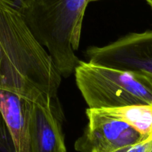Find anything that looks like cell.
I'll return each instance as SVG.
<instances>
[{
  "instance_id": "obj_10",
  "label": "cell",
  "mask_w": 152,
  "mask_h": 152,
  "mask_svg": "<svg viewBox=\"0 0 152 152\" xmlns=\"http://www.w3.org/2000/svg\"><path fill=\"white\" fill-rule=\"evenodd\" d=\"M152 149V136L145 138L132 145H128L116 152H151Z\"/></svg>"
},
{
  "instance_id": "obj_8",
  "label": "cell",
  "mask_w": 152,
  "mask_h": 152,
  "mask_svg": "<svg viewBox=\"0 0 152 152\" xmlns=\"http://www.w3.org/2000/svg\"><path fill=\"white\" fill-rule=\"evenodd\" d=\"M94 110L101 114L125 122L143 138L152 136V105L139 104Z\"/></svg>"
},
{
  "instance_id": "obj_11",
  "label": "cell",
  "mask_w": 152,
  "mask_h": 152,
  "mask_svg": "<svg viewBox=\"0 0 152 152\" xmlns=\"http://www.w3.org/2000/svg\"><path fill=\"white\" fill-rule=\"evenodd\" d=\"M37 0H0V2L12 7L23 15L34 6Z\"/></svg>"
},
{
  "instance_id": "obj_7",
  "label": "cell",
  "mask_w": 152,
  "mask_h": 152,
  "mask_svg": "<svg viewBox=\"0 0 152 152\" xmlns=\"http://www.w3.org/2000/svg\"><path fill=\"white\" fill-rule=\"evenodd\" d=\"M33 101L0 88V113L6 123L15 152H30L29 124Z\"/></svg>"
},
{
  "instance_id": "obj_14",
  "label": "cell",
  "mask_w": 152,
  "mask_h": 152,
  "mask_svg": "<svg viewBox=\"0 0 152 152\" xmlns=\"http://www.w3.org/2000/svg\"><path fill=\"white\" fill-rule=\"evenodd\" d=\"M151 152H152V149H151Z\"/></svg>"
},
{
  "instance_id": "obj_12",
  "label": "cell",
  "mask_w": 152,
  "mask_h": 152,
  "mask_svg": "<svg viewBox=\"0 0 152 152\" xmlns=\"http://www.w3.org/2000/svg\"><path fill=\"white\" fill-rule=\"evenodd\" d=\"M145 1H146V2L149 4L150 7L152 8V0H145Z\"/></svg>"
},
{
  "instance_id": "obj_13",
  "label": "cell",
  "mask_w": 152,
  "mask_h": 152,
  "mask_svg": "<svg viewBox=\"0 0 152 152\" xmlns=\"http://www.w3.org/2000/svg\"><path fill=\"white\" fill-rule=\"evenodd\" d=\"M97 1V0H90V1Z\"/></svg>"
},
{
  "instance_id": "obj_4",
  "label": "cell",
  "mask_w": 152,
  "mask_h": 152,
  "mask_svg": "<svg viewBox=\"0 0 152 152\" xmlns=\"http://www.w3.org/2000/svg\"><path fill=\"white\" fill-rule=\"evenodd\" d=\"M88 62L152 76V30L132 33L114 42L86 50Z\"/></svg>"
},
{
  "instance_id": "obj_5",
  "label": "cell",
  "mask_w": 152,
  "mask_h": 152,
  "mask_svg": "<svg viewBox=\"0 0 152 152\" xmlns=\"http://www.w3.org/2000/svg\"><path fill=\"white\" fill-rule=\"evenodd\" d=\"M88 123L83 134L75 143L80 152H116L145 139L125 122L86 110Z\"/></svg>"
},
{
  "instance_id": "obj_2",
  "label": "cell",
  "mask_w": 152,
  "mask_h": 152,
  "mask_svg": "<svg viewBox=\"0 0 152 152\" xmlns=\"http://www.w3.org/2000/svg\"><path fill=\"white\" fill-rule=\"evenodd\" d=\"M90 0H37L22 15L37 41L50 55L60 75L74 74L86 7Z\"/></svg>"
},
{
  "instance_id": "obj_9",
  "label": "cell",
  "mask_w": 152,
  "mask_h": 152,
  "mask_svg": "<svg viewBox=\"0 0 152 152\" xmlns=\"http://www.w3.org/2000/svg\"><path fill=\"white\" fill-rule=\"evenodd\" d=\"M0 152H15L11 136L1 113H0Z\"/></svg>"
},
{
  "instance_id": "obj_1",
  "label": "cell",
  "mask_w": 152,
  "mask_h": 152,
  "mask_svg": "<svg viewBox=\"0 0 152 152\" xmlns=\"http://www.w3.org/2000/svg\"><path fill=\"white\" fill-rule=\"evenodd\" d=\"M62 80L19 12L0 2V88L36 102L56 97Z\"/></svg>"
},
{
  "instance_id": "obj_3",
  "label": "cell",
  "mask_w": 152,
  "mask_h": 152,
  "mask_svg": "<svg viewBox=\"0 0 152 152\" xmlns=\"http://www.w3.org/2000/svg\"><path fill=\"white\" fill-rule=\"evenodd\" d=\"M77 86L88 108L152 105V76L80 61L74 71Z\"/></svg>"
},
{
  "instance_id": "obj_6",
  "label": "cell",
  "mask_w": 152,
  "mask_h": 152,
  "mask_svg": "<svg viewBox=\"0 0 152 152\" xmlns=\"http://www.w3.org/2000/svg\"><path fill=\"white\" fill-rule=\"evenodd\" d=\"M59 98L34 102L29 124L30 152H66Z\"/></svg>"
}]
</instances>
